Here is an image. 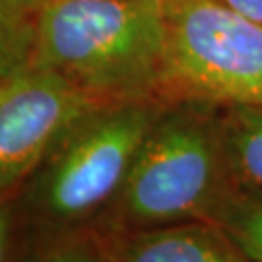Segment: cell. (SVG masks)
I'll return each mask as SVG.
<instances>
[{
	"mask_svg": "<svg viewBox=\"0 0 262 262\" xmlns=\"http://www.w3.org/2000/svg\"><path fill=\"white\" fill-rule=\"evenodd\" d=\"M165 51V0H53L35 14L31 64L101 103H163Z\"/></svg>",
	"mask_w": 262,
	"mask_h": 262,
	"instance_id": "cell-1",
	"label": "cell"
},
{
	"mask_svg": "<svg viewBox=\"0 0 262 262\" xmlns=\"http://www.w3.org/2000/svg\"><path fill=\"white\" fill-rule=\"evenodd\" d=\"M214 109L200 103L163 107L109 204L111 235L210 222L237 183Z\"/></svg>",
	"mask_w": 262,
	"mask_h": 262,
	"instance_id": "cell-2",
	"label": "cell"
},
{
	"mask_svg": "<svg viewBox=\"0 0 262 262\" xmlns=\"http://www.w3.org/2000/svg\"><path fill=\"white\" fill-rule=\"evenodd\" d=\"M165 103L103 105L76 122L28 179L18 210L51 229H74L119 194Z\"/></svg>",
	"mask_w": 262,
	"mask_h": 262,
	"instance_id": "cell-3",
	"label": "cell"
},
{
	"mask_svg": "<svg viewBox=\"0 0 262 262\" xmlns=\"http://www.w3.org/2000/svg\"><path fill=\"white\" fill-rule=\"evenodd\" d=\"M163 103L262 107V24L224 0H165Z\"/></svg>",
	"mask_w": 262,
	"mask_h": 262,
	"instance_id": "cell-4",
	"label": "cell"
},
{
	"mask_svg": "<svg viewBox=\"0 0 262 262\" xmlns=\"http://www.w3.org/2000/svg\"><path fill=\"white\" fill-rule=\"evenodd\" d=\"M103 105L37 64L0 80V198L24 187L66 132Z\"/></svg>",
	"mask_w": 262,
	"mask_h": 262,
	"instance_id": "cell-5",
	"label": "cell"
},
{
	"mask_svg": "<svg viewBox=\"0 0 262 262\" xmlns=\"http://www.w3.org/2000/svg\"><path fill=\"white\" fill-rule=\"evenodd\" d=\"M105 249L113 262H253L212 222L113 233Z\"/></svg>",
	"mask_w": 262,
	"mask_h": 262,
	"instance_id": "cell-6",
	"label": "cell"
},
{
	"mask_svg": "<svg viewBox=\"0 0 262 262\" xmlns=\"http://www.w3.org/2000/svg\"><path fill=\"white\" fill-rule=\"evenodd\" d=\"M220 119L235 181L262 190V107H225Z\"/></svg>",
	"mask_w": 262,
	"mask_h": 262,
	"instance_id": "cell-7",
	"label": "cell"
},
{
	"mask_svg": "<svg viewBox=\"0 0 262 262\" xmlns=\"http://www.w3.org/2000/svg\"><path fill=\"white\" fill-rule=\"evenodd\" d=\"M210 222L220 225L253 262H262V190L235 183Z\"/></svg>",
	"mask_w": 262,
	"mask_h": 262,
	"instance_id": "cell-8",
	"label": "cell"
},
{
	"mask_svg": "<svg viewBox=\"0 0 262 262\" xmlns=\"http://www.w3.org/2000/svg\"><path fill=\"white\" fill-rule=\"evenodd\" d=\"M35 49V14L0 0V80L31 64Z\"/></svg>",
	"mask_w": 262,
	"mask_h": 262,
	"instance_id": "cell-9",
	"label": "cell"
},
{
	"mask_svg": "<svg viewBox=\"0 0 262 262\" xmlns=\"http://www.w3.org/2000/svg\"><path fill=\"white\" fill-rule=\"evenodd\" d=\"M31 262H113L103 241L88 235H70L43 249Z\"/></svg>",
	"mask_w": 262,
	"mask_h": 262,
	"instance_id": "cell-10",
	"label": "cell"
},
{
	"mask_svg": "<svg viewBox=\"0 0 262 262\" xmlns=\"http://www.w3.org/2000/svg\"><path fill=\"white\" fill-rule=\"evenodd\" d=\"M18 206L10 198H0V262H8L12 253V243L16 235Z\"/></svg>",
	"mask_w": 262,
	"mask_h": 262,
	"instance_id": "cell-11",
	"label": "cell"
},
{
	"mask_svg": "<svg viewBox=\"0 0 262 262\" xmlns=\"http://www.w3.org/2000/svg\"><path fill=\"white\" fill-rule=\"evenodd\" d=\"M224 2L262 24V0H224Z\"/></svg>",
	"mask_w": 262,
	"mask_h": 262,
	"instance_id": "cell-12",
	"label": "cell"
},
{
	"mask_svg": "<svg viewBox=\"0 0 262 262\" xmlns=\"http://www.w3.org/2000/svg\"><path fill=\"white\" fill-rule=\"evenodd\" d=\"M6 2H10L12 6H16L19 10H26L29 14H37L39 10L43 6H47L49 2H53V0H6Z\"/></svg>",
	"mask_w": 262,
	"mask_h": 262,
	"instance_id": "cell-13",
	"label": "cell"
}]
</instances>
